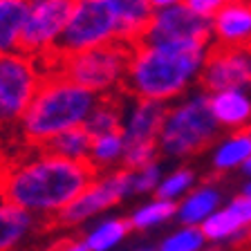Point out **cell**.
<instances>
[{
	"instance_id": "cell-1",
	"label": "cell",
	"mask_w": 251,
	"mask_h": 251,
	"mask_svg": "<svg viewBox=\"0 0 251 251\" xmlns=\"http://www.w3.org/2000/svg\"><path fill=\"white\" fill-rule=\"evenodd\" d=\"M94 177L97 171L88 162H70L38 148L36 155L0 166V200L54 225Z\"/></svg>"
},
{
	"instance_id": "cell-2",
	"label": "cell",
	"mask_w": 251,
	"mask_h": 251,
	"mask_svg": "<svg viewBox=\"0 0 251 251\" xmlns=\"http://www.w3.org/2000/svg\"><path fill=\"white\" fill-rule=\"evenodd\" d=\"M211 43H164L132 45L124 92L132 99L175 103L200 85Z\"/></svg>"
},
{
	"instance_id": "cell-3",
	"label": "cell",
	"mask_w": 251,
	"mask_h": 251,
	"mask_svg": "<svg viewBox=\"0 0 251 251\" xmlns=\"http://www.w3.org/2000/svg\"><path fill=\"white\" fill-rule=\"evenodd\" d=\"M97 101L99 97L94 92L76 85L63 74H45L36 97L18 121L23 137L31 146L43 148L61 132L81 128Z\"/></svg>"
},
{
	"instance_id": "cell-4",
	"label": "cell",
	"mask_w": 251,
	"mask_h": 251,
	"mask_svg": "<svg viewBox=\"0 0 251 251\" xmlns=\"http://www.w3.org/2000/svg\"><path fill=\"white\" fill-rule=\"evenodd\" d=\"M220 132L209 108V94L198 90L168 105L157 148L166 159H188L213 146Z\"/></svg>"
},
{
	"instance_id": "cell-5",
	"label": "cell",
	"mask_w": 251,
	"mask_h": 251,
	"mask_svg": "<svg viewBox=\"0 0 251 251\" xmlns=\"http://www.w3.org/2000/svg\"><path fill=\"white\" fill-rule=\"evenodd\" d=\"M130 56H132L130 43L117 41L110 43V45L65 58H56L54 54L52 56H43L36 58V63L41 68L43 76L58 72L65 78L74 81L76 85L94 92L97 97H110V94H117L124 90Z\"/></svg>"
},
{
	"instance_id": "cell-6",
	"label": "cell",
	"mask_w": 251,
	"mask_h": 251,
	"mask_svg": "<svg viewBox=\"0 0 251 251\" xmlns=\"http://www.w3.org/2000/svg\"><path fill=\"white\" fill-rule=\"evenodd\" d=\"M117 41H121V27L110 0H74L72 16L54 56H74Z\"/></svg>"
},
{
	"instance_id": "cell-7",
	"label": "cell",
	"mask_w": 251,
	"mask_h": 251,
	"mask_svg": "<svg viewBox=\"0 0 251 251\" xmlns=\"http://www.w3.org/2000/svg\"><path fill=\"white\" fill-rule=\"evenodd\" d=\"M130 195L132 171L121 166L108 173H97V177L88 184V188L54 220V225L63 226V229H76L103 211H110Z\"/></svg>"
},
{
	"instance_id": "cell-8",
	"label": "cell",
	"mask_w": 251,
	"mask_h": 251,
	"mask_svg": "<svg viewBox=\"0 0 251 251\" xmlns=\"http://www.w3.org/2000/svg\"><path fill=\"white\" fill-rule=\"evenodd\" d=\"M43 83L36 58L23 52L0 56V121H21Z\"/></svg>"
},
{
	"instance_id": "cell-9",
	"label": "cell",
	"mask_w": 251,
	"mask_h": 251,
	"mask_svg": "<svg viewBox=\"0 0 251 251\" xmlns=\"http://www.w3.org/2000/svg\"><path fill=\"white\" fill-rule=\"evenodd\" d=\"M72 9L74 0H29L21 52L31 58H43L56 52Z\"/></svg>"
},
{
	"instance_id": "cell-10",
	"label": "cell",
	"mask_w": 251,
	"mask_h": 251,
	"mask_svg": "<svg viewBox=\"0 0 251 251\" xmlns=\"http://www.w3.org/2000/svg\"><path fill=\"white\" fill-rule=\"evenodd\" d=\"M139 43H148V45H164V43H211L213 45V29H211V21L195 16L182 2V5L155 11Z\"/></svg>"
},
{
	"instance_id": "cell-11",
	"label": "cell",
	"mask_w": 251,
	"mask_h": 251,
	"mask_svg": "<svg viewBox=\"0 0 251 251\" xmlns=\"http://www.w3.org/2000/svg\"><path fill=\"white\" fill-rule=\"evenodd\" d=\"M200 88L206 94L222 90L251 88V47H220L211 45L204 63Z\"/></svg>"
},
{
	"instance_id": "cell-12",
	"label": "cell",
	"mask_w": 251,
	"mask_h": 251,
	"mask_svg": "<svg viewBox=\"0 0 251 251\" xmlns=\"http://www.w3.org/2000/svg\"><path fill=\"white\" fill-rule=\"evenodd\" d=\"M200 229L211 247L247 249V242L251 235V198L242 193L233 195Z\"/></svg>"
},
{
	"instance_id": "cell-13",
	"label": "cell",
	"mask_w": 251,
	"mask_h": 251,
	"mask_svg": "<svg viewBox=\"0 0 251 251\" xmlns=\"http://www.w3.org/2000/svg\"><path fill=\"white\" fill-rule=\"evenodd\" d=\"M126 101H128V105L124 103V119H121L119 128L126 146L157 144L168 105L146 99H132L128 94H126Z\"/></svg>"
},
{
	"instance_id": "cell-14",
	"label": "cell",
	"mask_w": 251,
	"mask_h": 251,
	"mask_svg": "<svg viewBox=\"0 0 251 251\" xmlns=\"http://www.w3.org/2000/svg\"><path fill=\"white\" fill-rule=\"evenodd\" d=\"M213 45L251 47V2H225L211 21Z\"/></svg>"
},
{
	"instance_id": "cell-15",
	"label": "cell",
	"mask_w": 251,
	"mask_h": 251,
	"mask_svg": "<svg viewBox=\"0 0 251 251\" xmlns=\"http://www.w3.org/2000/svg\"><path fill=\"white\" fill-rule=\"evenodd\" d=\"M50 222L21 209L11 202L0 200V251H18Z\"/></svg>"
},
{
	"instance_id": "cell-16",
	"label": "cell",
	"mask_w": 251,
	"mask_h": 251,
	"mask_svg": "<svg viewBox=\"0 0 251 251\" xmlns=\"http://www.w3.org/2000/svg\"><path fill=\"white\" fill-rule=\"evenodd\" d=\"M209 108L215 124L225 132L249 130L251 94L249 90H222L209 94Z\"/></svg>"
},
{
	"instance_id": "cell-17",
	"label": "cell",
	"mask_w": 251,
	"mask_h": 251,
	"mask_svg": "<svg viewBox=\"0 0 251 251\" xmlns=\"http://www.w3.org/2000/svg\"><path fill=\"white\" fill-rule=\"evenodd\" d=\"M220 206H222V188L215 186L213 182H204L177 202L175 220L182 226H202Z\"/></svg>"
},
{
	"instance_id": "cell-18",
	"label": "cell",
	"mask_w": 251,
	"mask_h": 251,
	"mask_svg": "<svg viewBox=\"0 0 251 251\" xmlns=\"http://www.w3.org/2000/svg\"><path fill=\"white\" fill-rule=\"evenodd\" d=\"M251 157V137L247 130L240 132H226L222 135L213 146H211L209 164L215 173L225 175V173L240 171L242 164Z\"/></svg>"
},
{
	"instance_id": "cell-19",
	"label": "cell",
	"mask_w": 251,
	"mask_h": 251,
	"mask_svg": "<svg viewBox=\"0 0 251 251\" xmlns=\"http://www.w3.org/2000/svg\"><path fill=\"white\" fill-rule=\"evenodd\" d=\"M110 5L115 7V14L119 18L121 41L137 45L155 14L148 0H110Z\"/></svg>"
},
{
	"instance_id": "cell-20",
	"label": "cell",
	"mask_w": 251,
	"mask_h": 251,
	"mask_svg": "<svg viewBox=\"0 0 251 251\" xmlns=\"http://www.w3.org/2000/svg\"><path fill=\"white\" fill-rule=\"evenodd\" d=\"M29 0H0V56L21 52Z\"/></svg>"
},
{
	"instance_id": "cell-21",
	"label": "cell",
	"mask_w": 251,
	"mask_h": 251,
	"mask_svg": "<svg viewBox=\"0 0 251 251\" xmlns=\"http://www.w3.org/2000/svg\"><path fill=\"white\" fill-rule=\"evenodd\" d=\"M130 222L128 218H119V215H110L99 222H94L92 226L85 229L81 235L85 249L88 251H115L121 242L130 233Z\"/></svg>"
},
{
	"instance_id": "cell-22",
	"label": "cell",
	"mask_w": 251,
	"mask_h": 251,
	"mask_svg": "<svg viewBox=\"0 0 251 251\" xmlns=\"http://www.w3.org/2000/svg\"><path fill=\"white\" fill-rule=\"evenodd\" d=\"M124 103H126V92L110 94V97H99L97 105L92 108L90 117L85 119L83 128L92 137L108 135V132H119L121 119H124Z\"/></svg>"
},
{
	"instance_id": "cell-23",
	"label": "cell",
	"mask_w": 251,
	"mask_h": 251,
	"mask_svg": "<svg viewBox=\"0 0 251 251\" xmlns=\"http://www.w3.org/2000/svg\"><path fill=\"white\" fill-rule=\"evenodd\" d=\"M175 215H177V204L166 202V200H159V198H151L128 213V222H130L132 231H141L144 233V231L168 225L171 220H175Z\"/></svg>"
},
{
	"instance_id": "cell-24",
	"label": "cell",
	"mask_w": 251,
	"mask_h": 251,
	"mask_svg": "<svg viewBox=\"0 0 251 251\" xmlns=\"http://www.w3.org/2000/svg\"><path fill=\"white\" fill-rule=\"evenodd\" d=\"M124 155L126 141L121 137V132H108V135H99L92 139V151H90L88 164L97 173H108L124 166Z\"/></svg>"
},
{
	"instance_id": "cell-25",
	"label": "cell",
	"mask_w": 251,
	"mask_h": 251,
	"mask_svg": "<svg viewBox=\"0 0 251 251\" xmlns=\"http://www.w3.org/2000/svg\"><path fill=\"white\" fill-rule=\"evenodd\" d=\"M92 139L94 137L81 126V128H72V130H68V132L56 135L43 148L56 157L70 159V162H88L90 151H92Z\"/></svg>"
},
{
	"instance_id": "cell-26",
	"label": "cell",
	"mask_w": 251,
	"mask_h": 251,
	"mask_svg": "<svg viewBox=\"0 0 251 251\" xmlns=\"http://www.w3.org/2000/svg\"><path fill=\"white\" fill-rule=\"evenodd\" d=\"M195 186H198V175H195L193 168L177 166L162 177V182H159V186H157V191H155V198L177 204L179 200L186 198Z\"/></svg>"
},
{
	"instance_id": "cell-27",
	"label": "cell",
	"mask_w": 251,
	"mask_h": 251,
	"mask_svg": "<svg viewBox=\"0 0 251 251\" xmlns=\"http://www.w3.org/2000/svg\"><path fill=\"white\" fill-rule=\"evenodd\" d=\"M209 247L200 226L177 225L157 242V251H202Z\"/></svg>"
},
{
	"instance_id": "cell-28",
	"label": "cell",
	"mask_w": 251,
	"mask_h": 251,
	"mask_svg": "<svg viewBox=\"0 0 251 251\" xmlns=\"http://www.w3.org/2000/svg\"><path fill=\"white\" fill-rule=\"evenodd\" d=\"M164 177V168L159 162L132 171V195H155L157 186Z\"/></svg>"
},
{
	"instance_id": "cell-29",
	"label": "cell",
	"mask_w": 251,
	"mask_h": 251,
	"mask_svg": "<svg viewBox=\"0 0 251 251\" xmlns=\"http://www.w3.org/2000/svg\"><path fill=\"white\" fill-rule=\"evenodd\" d=\"M157 157H159V148H157V144H137V146H126L124 168H128V171H139V168L157 162Z\"/></svg>"
},
{
	"instance_id": "cell-30",
	"label": "cell",
	"mask_w": 251,
	"mask_h": 251,
	"mask_svg": "<svg viewBox=\"0 0 251 251\" xmlns=\"http://www.w3.org/2000/svg\"><path fill=\"white\" fill-rule=\"evenodd\" d=\"M184 5L193 11L200 18H206V21H213V16L222 9L225 0H184Z\"/></svg>"
},
{
	"instance_id": "cell-31",
	"label": "cell",
	"mask_w": 251,
	"mask_h": 251,
	"mask_svg": "<svg viewBox=\"0 0 251 251\" xmlns=\"http://www.w3.org/2000/svg\"><path fill=\"white\" fill-rule=\"evenodd\" d=\"M50 251H88V249H85L81 238H68V240H63V242H56Z\"/></svg>"
},
{
	"instance_id": "cell-32",
	"label": "cell",
	"mask_w": 251,
	"mask_h": 251,
	"mask_svg": "<svg viewBox=\"0 0 251 251\" xmlns=\"http://www.w3.org/2000/svg\"><path fill=\"white\" fill-rule=\"evenodd\" d=\"M184 0H148V5L152 7V11H162L168 9V7H175V5H182Z\"/></svg>"
},
{
	"instance_id": "cell-33",
	"label": "cell",
	"mask_w": 251,
	"mask_h": 251,
	"mask_svg": "<svg viewBox=\"0 0 251 251\" xmlns=\"http://www.w3.org/2000/svg\"><path fill=\"white\" fill-rule=\"evenodd\" d=\"M240 171H242V175H245L247 179H251V157H249V159H247L245 164H242V168H240Z\"/></svg>"
},
{
	"instance_id": "cell-34",
	"label": "cell",
	"mask_w": 251,
	"mask_h": 251,
	"mask_svg": "<svg viewBox=\"0 0 251 251\" xmlns=\"http://www.w3.org/2000/svg\"><path fill=\"white\" fill-rule=\"evenodd\" d=\"M242 195H247V198H251V179H247L245 184H242V191H240Z\"/></svg>"
},
{
	"instance_id": "cell-35",
	"label": "cell",
	"mask_w": 251,
	"mask_h": 251,
	"mask_svg": "<svg viewBox=\"0 0 251 251\" xmlns=\"http://www.w3.org/2000/svg\"><path fill=\"white\" fill-rule=\"evenodd\" d=\"M132 251H157V245L152 247V245H141V247H135Z\"/></svg>"
},
{
	"instance_id": "cell-36",
	"label": "cell",
	"mask_w": 251,
	"mask_h": 251,
	"mask_svg": "<svg viewBox=\"0 0 251 251\" xmlns=\"http://www.w3.org/2000/svg\"><path fill=\"white\" fill-rule=\"evenodd\" d=\"M202 251H225V249H220V247H206V249H202Z\"/></svg>"
},
{
	"instance_id": "cell-37",
	"label": "cell",
	"mask_w": 251,
	"mask_h": 251,
	"mask_svg": "<svg viewBox=\"0 0 251 251\" xmlns=\"http://www.w3.org/2000/svg\"><path fill=\"white\" fill-rule=\"evenodd\" d=\"M225 2H251V0H225Z\"/></svg>"
},
{
	"instance_id": "cell-38",
	"label": "cell",
	"mask_w": 251,
	"mask_h": 251,
	"mask_svg": "<svg viewBox=\"0 0 251 251\" xmlns=\"http://www.w3.org/2000/svg\"><path fill=\"white\" fill-rule=\"evenodd\" d=\"M247 251H251V235H249V242H247Z\"/></svg>"
},
{
	"instance_id": "cell-39",
	"label": "cell",
	"mask_w": 251,
	"mask_h": 251,
	"mask_svg": "<svg viewBox=\"0 0 251 251\" xmlns=\"http://www.w3.org/2000/svg\"><path fill=\"white\" fill-rule=\"evenodd\" d=\"M247 132H249V137H251V126H249V130H247Z\"/></svg>"
}]
</instances>
